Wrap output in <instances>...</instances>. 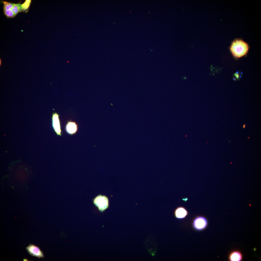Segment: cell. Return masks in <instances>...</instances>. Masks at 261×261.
<instances>
[{"label":"cell","instance_id":"1","mask_svg":"<svg viewBox=\"0 0 261 261\" xmlns=\"http://www.w3.org/2000/svg\"><path fill=\"white\" fill-rule=\"evenodd\" d=\"M230 49L233 55L239 58L246 55L248 50L247 44L240 40H236L232 43Z\"/></svg>","mask_w":261,"mask_h":261},{"label":"cell","instance_id":"2","mask_svg":"<svg viewBox=\"0 0 261 261\" xmlns=\"http://www.w3.org/2000/svg\"><path fill=\"white\" fill-rule=\"evenodd\" d=\"M4 9L5 14L8 17L15 16L18 13L22 11L21 5L4 1Z\"/></svg>","mask_w":261,"mask_h":261},{"label":"cell","instance_id":"3","mask_svg":"<svg viewBox=\"0 0 261 261\" xmlns=\"http://www.w3.org/2000/svg\"><path fill=\"white\" fill-rule=\"evenodd\" d=\"M208 224L207 219L202 216L197 217L193 221L192 226L197 231H202L207 227Z\"/></svg>","mask_w":261,"mask_h":261},{"label":"cell","instance_id":"4","mask_svg":"<svg viewBox=\"0 0 261 261\" xmlns=\"http://www.w3.org/2000/svg\"><path fill=\"white\" fill-rule=\"evenodd\" d=\"M94 204L98 208L99 210L103 211L107 209L108 206V200L104 196L100 195L97 196L94 199Z\"/></svg>","mask_w":261,"mask_h":261},{"label":"cell","instance_id":"5","mask_svg":"<svg viewBox=\"0 0 261 261\" xmlns=\"http://www.w3.org/2000/svg\"><path fill=\"white\" fill-rule=\"evenodd\" d=\"M26 248L29 254L32 256L39 258L44 257L43 252L39 247L33 244H30Z\"/></svg>","mask_w":261,"mask_h":261},{"label":"cell","instance_id":"6","mask_svg":"<svg viewBox=\"0 0 261 261\" xmlns=\"http://www.w3.org/2000/svg\"><path fill=\"white\" fill-rule=\"evenodd\" d=\"M58 114L56 113H53L52 117V125L53 127L57 134L61 136V127L60 122Z\"/></svg>","mask_w":261,"mask_h":261},{"label":"cell","instance_id":"7","mask_svg":"<svg viewBox=\"0 0 261 261\" xmlns=\"http://www.w3.org/2000/svg\"><path fill=\"white\" fill-rule=\"evenodd\" d=\"M188 215L187 211L185 208L182 207H178L174 211V216L176 218L178 219L184 218Z\"/></svg>","mask_w":261,"mask_h":261},{"label":"cell","instance_id":"8","mask_svg":"<svg viewBox=\"0 0 261 261\" xmlns=\"http://www.w3.org/2000/svg\"><path fill=\"white\" fill-rule=\"evenodd\" d=\"M65 129L67 132L72 135L75 134L78 130V126L75 122H68L66 125Z\"/></svg>","mask_w":261,"mask_h":261},{"label":"cell","instance_id":"9","mask_svg":"<svg viewBox=\"0 0 261 261\" xmlns=\"http://www.w3.org/2000/svg\"><path fill=\"white\" fill-rule=\"evenodd\" d=\"M242 258L241 253L237 251H234L229 256V260L231 261H239Z\"/></svg>","mask_w":261,"mask_h":261},{"label":"cell","instance_id":"10","mask_svg":"<svg viewBox=\"0 0 261 261\" xmlns=\"http://www.w3.org/2000/svg\"><path fill=\"white\" fill-rule=\"evenodd\" d=\"M31 0H26L23 4L21 5L22 11H26L29 8Z\"/></svg>","mask_w":261,"mask_h":261},{"label":"cell","instance_id":"11","mask_svg":"<svg viewBox=\"0 0 261 261\" xmlns=\"http://www.w3.org/2000/svg\"><path fill=\"white\" fill-rule=\"evenodd\" d=\"M23 261H31L29 260H28L27 259H23Z\"/></svg>","mask_w":261,"mask_h":261},{"label":"cell","instance_id":"12","mask_svg":"<svg viewBox=\"0 0 261 261\" xmlns=\"http://www.w3.org/2000/svg\"><path fill=\"white\" fill-rule=\"evenodd\" d=\"M245 125H246L245 124H244V125H243V128H245Z\"/></svg>","mask_w":261,"mask_h":261}]
</instances>
